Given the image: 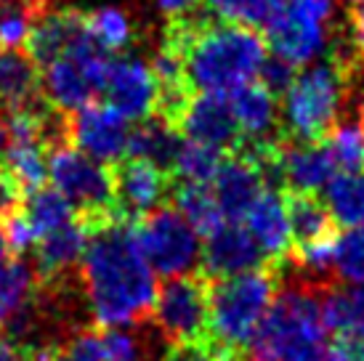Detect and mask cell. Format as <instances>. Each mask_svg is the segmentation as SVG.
Returning <instances> with one entry per match:
<instances>
[{"label":"cell","instance_id":"cell-1","mask_svg":"<svg viewBox=\"0 0 364 361\" xmlns=\"http://www.w3.org/2000/svg\"><path fill=\"white\" fill-rule=\"evenodd\" d=\"M160 45L183 61L194 93H232L258 77L263 61L269 59V45L261 32L223 19L205 3L171 16Z\"/></svg>","mask_w":364,"mask_h":361},{"label":"cell","instance_id":"cell-2","mask_svg":"<svg viewBox=\"0 0 364 361\" xmlns=\"http://www.w3.org/2000/svg\"><path fill=\"white\" fill-rule=\"evenodd\" d=\"M80 284L93 327H139L152 319L157 279L122 221L91 234L80 263Z\"/></svg>","mask_w":364,"mask_h":361},{"label":"cell","instance_id":"cell-3","mask_svg":"<svg viewBox=\"0 0 364 361\" xmlns=\"http://www.w3.org/2000/svg\"><path fill=\"white\" fill-rule=\"evenodd\" d=\"M322 292V284L301 276L295 269L287 276L284 269L282 287L255 335L247 361H324Z\"/></svg>","mask_w":364,"mask_h":361},{"label":"cell","instance_id":"cell-4","mask_svg":"<svg viewBox=\"0 0 364 361\" xmlns=\"http://www.w3.org/2000/svg\"><path fill=\"white\" fill-rule=\"evenodd\" d=\"M282 279L284 261H272L245 274L210 279L208 338L221 351L247 361L250 345L282 287Z\"/></svg>","mask_w":364,"mask_h":361},{"label":"cell","instance_id":"cell-5","mask_svg":"<svg viewBox=\"0 0 364 361\" xmlns=\"http://www.w3.org/2000/svg\"><path fill=\"white\" fill-rule=\"evenodd\" d=\"M48 176L53 186L72 202L75 218L88 234L125 221L117 205L112 165L93 160L72 144H61L48 151Z\"/></svg>","mask_w":364,"mask_h":361},{"label":"cell","instance_id":"cell-6","mask_svg":"<svg viewBox=\"0 0 364 361\" xmlns=\"http://www.w3.org/2000/svg\"><path fill=\"white\" fill-rule=\"evenodd\" d=\"M343 21L338 16V0H282L263 27L266 45L274 56L306 67L327 53Z\"/></svg>","mask_w":364,"mask_h":361},{"label":"cell","instance_id":"cell-7","mask_svg":"<svg viewBox=\"0 0 364 361\" xmlns=\"http://www.w3.org/2000/svg\"><path fill=\"white\" fill-rule=\"evenodd\" d=\"M144 261L160 276H181L200 266L203 239L194 226L171 205H160L131 223Z\"/></svg>","mask_w":364,"mask_h":361},{"label":"cell","instance_id":"cell-8","mask_svg":"<svg viewBox=\"0 0 364 361\" xmlns=\"http://www.w3.org/2000/svg\"><path fill=\"white\" fill-rule=\"evenodd\" d=\"M112 53L99 48L85 32L67 53L43 70V93L64 112H77L102 96L112 67Z\"/></svg>","mask_w":364,"mask_h":361},{"label":"cell","instance_id":"cell-9","mask_svg":"<svg viewBox=\"0 0 364 361\" xmlns=\"http://www.w3.org/2000/svg\"><path fill=\"white\" fill-rule=\"evenodd\" d=\"M210 319V276L203 271H189L181 276H168L157 287L152 311V327L168 345L208 338Z\"/></svg>","mask_w":364,"mask_h":361},{"label":"cell","instance_id":"cell-10","mask_svg":"<svg viewBox=\"0 0 364 361\" xmlns=\"http://www.w3.org/2000/svg\"><path fill=\"white\" fill-rule=\"evenodd\" d=\"M176 131L186 141L213 146L223 154H237L245 141L229 104V93L210 90H200L189 99L183 114L176 122Z\"/></svg>","mask_w":364,"mask_h":361},{"label":"cell","instance_id":"cell-11","mask_svg":"<svg viewBox=\"0 0 364 361\" xmlns=\"http://www.w3.org/2000/svg\"><path fill=\"white\" fill-rule=\"evenodd\" d=\"M114 173V191L117 205L125 221H136L144 212L154 210L160 205H168L173 200L176 176L141 157H122L112 165Z\"/></svg>","mask_w":364,"mask_h":361},{"label":"cell","instance_id":"cell-12","mask_svg":"<svg viewBox=\"0 0 364 361\" xmlns=\"http://www.w3.org/2000/svg\"><path fill=\"white\" fill-rule=\"evenodd\" d=\"M160 85L152 64H144L136 56H114L104 82L102 99L128 122H141L157 112Z\"/></svg>","mask_w":364,"mask_h":361},{"label":"cell","instance_id":"cell-13","mask_svg":"<svg viewBox=\"0 0 364 361\" xmlns=\"http://www.w3.org/2000/svg\"><path fill=\"white\" fill-rule=\"evenodd\" d=\"M70 139L72 146L85 151L88 157L114 165L128 154V120L112 109L109 104H88L82 109L72 112L70 122Z\"/></svg>","mask_w":364,"mask_h":361},{"label":"cell","instance_id":"cell-14","mask_svg":"<svg viewBox=\"0 0 364 361\" xmlns=\"http://www.w3.org/2000/svg\"><path fill=\"white\" fill-rule=\"evenodd\" d=\"M272 258L263 252V247L255 242L250 231L240 223H223L218 231L203 242V255H200V271L210 279H223L234 274L261 269Z\"/></svg>","mask_w":364,"mask_h":361},{"label":"cell","instance_id":"cell-15","mask_svg":"<svg viewBox=\"0 0 364 361\" xmlns=\"http://www.w3.org/2000/svg\"><path fill=\"white\" fill-rule=\"evenodd\" d=\"M88 239L91 234L77 218L43 234L32 247V271L38 284H56L77 276Z\"/></svg>","mask_w":364,"mask_h":361},{"label":"cell","instance_id":"cell-16","mask_svg":"<svg viewBox=\"0 0 364 361\" xmlns=\"http://www.w3.org/2000/svg\"><path fill=\"white\" fill-rule=\"evenodd\" d=\"M229 104L242 131V144H263L284 136L279 99L261 80H250L229 93Z\"/></svg>","mask_w":364,"mask_h":361},{"label":"cell","instance_id":"cell-17","mask_svg":"<svg viewBox=\"0 0 364 361\" xmlns=\"http://www.w3.org/2000/svg\"><path fill=\"white\" fill-rule=\"evenodd\" d=\"M266 189L261 168L245 154H226L213 178V194L218 200L223 218L229 223L245 221L258 194Z\"/></svg>","mask_w":364,"mask_h":361},{"label":"cell","instance_id":"cell-18","mask_svg":"<svg viewBox=\"0 0 364 361\" xmlns=\"http://www.w3.org/2000/svg\"><path fill=\"white\" fill-rule=\"evenodd\" d=\"M284 189L314 191L319 194L335 176V157L324 141H295L284 136L279 149Z\"/></svg>","mask_w":364,"mask_h":361},{"label":"cell","instance_id":"cell-19","mask_svg":"<svg viewBox=\"0 0 364 361\" xmlns=\"http://www.w3.org/2000/svg\"><path fill=\"white\" fill-rule=\"evenodd\" d=\"M85 32H88V27H85V11L56 9L51 3L38 16V21L32 24V32L30 38H27L24 50L30 53V59L41 70H46L53 59H59L61 53H67Z\"/></svg>","mask_w":364,"mask_h":361},{"label":"cell","instance_id":"cell-20","mask_svg":"<svg viewBox=\"0 0 364 361\" xmlns=\"http://www.w3.org/2000/svg\"><path fill=\"white\" fill-rule=\"evenodd\" d=\"M245 229L255 237V242L263 247V252L272 261H284L293 250V237H290V218H287V202L284 189H266L258 194L253 208L245 215Z\"/></svg>","mask_w":364,"mask_h":361},{"label":"cell","instance_id":"cell-21","mask_svg":"<svg viewBox=\"0 0 364 361\" xmlns=\"http://www.w3.org/2000/svg\"><path fill=\"white\" fill-rule=\"evenodd\" d=\"M284 202H287V218H290V237H293L290 252H304L338 239V223L327 202L319 200V194L284 189Z\"/></svg>","mask_w":364,"mask_h":361},{"label":"cell","instance_id":"cell-22","mask_svg":"<svg viewBox=\"0 0 364 361\" xmlns=\"http://www.w3.org/2000/svg\"><path fill=\"white\" fill-rule=\"evenodd\" d=\"M43 96V70L27 50H6L0 56V104L6 112L21 109Z\"/></svg>","mask_w":364,"mask_h":361},{"label":"cell","instance_id":"cell-23","mask_svg":"<svg viewBox=\"0 0 364 361\" xmlns=\"http://www.w3.org/2000/svg\"><path fill=\"white\" fill-rule=\"evenodd\" d=\"M181 144L183 136L176 128H171L160 117H149V120H141L131 131L128 157H141V160H149L173 173V162L178 157Z\"/></svg>","mask_w":364,"mask_h":361},{"label":"cell","instance_id":"cell-24","mask_svg":"<svg viewBox=\"0 0 364 361\" xmlns=\"http://www.w3.org/2000/svg\"><path fill=\"white\" fill-rule=\"evenodd\" d=\"M322 319L327 332L364 335V284L333 281L322 292Z\"/></svg>","mask_w":364,"mask_h":361},{"label":"cell","instance_id":"cell-25","mask_svg":"<svg viewBox=\"0 0 364 361\" xmlns=\"http://www.w3.org/2000/svg\"><path fill=\"white\" fill-rule=\"evenodd\" d=\"M173 208L192 223L194 231H197L200 237H210L213 231H218L223 223H226L221 208H218V200H215V194H213V189H210V183H186V180H176Z\"/></svg>","mask_w":364,"mask_h":361},{"label":"cell","instance_id":"cell-26","mask_svg":"<svg viewBox=\"0 0 364 361\" xmlns=\"http://www.w3.org/2000/svg\"><path fill=\"white\" fill-rule=\"evenodd\" d=\"M21 212L30 223L32 234H35V242L41 239L43 234L59 229V226H64V223H70L75 218L72 202L56 186H46V183L27 191V197L21 202Z\"/></svg>","mask_w":364,"mask_h":361},{"label":"cell","instance_id":"cell-27","mask_svg":"<svg viewBox=\"0 0 364 361\" xmlns=\"http://www.w3.org/2000/svg\"><path fill=\"white\" fill-rule=\"evenodd\" d=\"M38 279L32 263H27L21 255H11L0 263V330L9 324L14 313H19L27 301L35 295Z\"/></svg>","mask_w":364,"mask_h":361},{"label":"cell","instance_id":"cell-28","mask_svg":"<svg viewBox=\"0 0 364 361\" xmlns=\"http://www.w3.org/2000/svg\"><path fill=\"white\" fill-rule=\"evenodd\" d=\"M324 202L338 226H362L364 223V173L343 171L333 176L324 186Z\"/></svg>","mask_w":364,"mask_h":361},{"label":"cell","instance_id":"cell-29","mask_svg":"<svg viewBox=\"0 0 364 361\" xmlns=\"http://www.w3.org/2000/svg\"><path fill=\"white\" fill-rule=\"evenodd\" d=\"M85 27L93 43L107 53H120L139 41L136 21L125 9H99L85 14Z\"/></svg>","mask_w":364,"mask_h":361},{"label":"cell","instance_id":"cell-30","mask_svg":"<svg viewBox=\"0 0 364 361\" xmlns=\"http://www.w3.org/2000/svg\"><path fill=\"white\" fill-rule=\"evenodd\" d=\"M99 335H102L104 361H149L152 340L160 338L152 321L139 327H107L99 330Z\"/></svg>","mask_w":364,"mask_h":361},{"label":"cell","instance_id":"cell-31","mask_svg":"<svg viewBox=\"0 0 364 361\" xmlns=\"http://www.w3.org/2000/svg\"><path fill=\"white\" fill-rule=\"evenodd\" d=\"M48 6H51V0H0V48H24L32 24Z\"/></svg>","mask_w":364,"mask_h":361},{"label":"cell","instance_id":"cell-32","mask_svg":"<svg viewBox=\"0 0 364 361\" xmlns=\"http://www.w3.org/2000/svg\"><path fill=\"white\" fill-rule=\"evenodd\" d=\"M32 361H104L99 327H82L67 332L51 345H43L30 353Z\"/></svg>","mask_w":364,"mask_h":361},{"label":"cell","instance_id":"cell-33","mask_svg":"<svg viewBox=\"0 0 364 361\" xmlns=\"http://www.w3.org/2000/svg\"><path fill=\"white\" fill-rule=\"evenodd\" d=\"M6 162L27 191L43 186L48 178V149L41 141L11 139L9 149H6Z\"/></svg>","mask_w":364,"mask_h":361},{"label":"cell","instance_id":"cell-34","mask_svg":"<svg viewBox=\"0 0 364 361\" xmlns=\"http://www.w3.org/2000/svg\"><path fill=\"white\" fill-rule=\"evenodd\" d=\"M324 144L333 151L338 168L364 173V122L356 112L351 117H341Z\"/></svg>","mask_w":364,"mask_h":361},{"label":"cell","instance_id":"cell-35","mask_svg":"<svg viewBox=\"0 0 364 361\" xmlns=\"http://www.w3.org/2000/svg\"><path fill=\"white\" fill-rule=\"evenodd\" d=\"M223 157L226 154L213 149V146L183 139L178 157L173 162V176H176V180H186V183H213Z\"/></svg>","mask_w":364,"mask_h":361},{"label":"cell","instance_id":"cell-36","mask_svg":"<svg viewBox=\"0 0 364 361\" xmlns=\"http://www.w3.org/2000/svg\"><path fill=\"white\" fill-rule=\"evenodd\" d=\"M333 276L341 284H364V223L338 234Z\"/></svg>","mask_w":364,"mask_h":361},{"label":"cell","instance_id":"cell-37","mask_svg":"<svg viewBox=\"0 0 364 361\" xmlns=\"http://www.w3.org/2000/svg\"><path fill=\"white\" fill-rule=\"evenodd\" d=\"M205 6L229 21H240L247 27H266L277 14L282 0H203Z\"/></svg>","mask_w":364,"mask_h":361},{"label":"cell","instance_id":"cell-38","mask_svg":"<svg viewBox=\"0 0 364 361\" xmlns=\"http://www.w3.org/2000/svg\"><path fill=\"white\" fill-rule=\"evenodd\" d=\"M157 361H242V359L221 351L210 338H200V340L173 343L171 348L162 353Z\"/></svg>","mask_w":364,"mask_h":361},{"label":"cell","instance_id":"cell-39","mask_svg":"<svg viewBox=\"0 0 364 361\" xmlns=\"http://www.w3.org/2000/svg\"><path fill=\"white\" fill-rule=\"evenodd\" d=\"M298 70H301V67H295V64L279 59V56H272V59L263 61L261 72H258V80L272 90L277 99H282L284 93L290 90L293 80L298 77Z\"/></svg>","mask_w":364,"mask_h":361},{"label":"cell","instance_id":"cell-40","mask_svg":"<svg viewBox=\"0 0 364 361\" xmlns=\"http://www.w3.org/2000/svg\"><path fill=\"white\" fill-rule=\"evenodd\" d=\"M24 197H27L24 183L9 168V162H0V221H6L11 212L19 210Z\"/></svg>","mask_w":364,"mask_h":361},{"label":"cell","instance_id":"cell-41","mask_svg":"<svg viewBox=\"0 0 364 361\" xmlns=\"http://www.w3.org/2000/svg\"><path fill=\"white\" fill-rule=\"evenodd\" d=\"M324 361H364V335H333V343L324 351Z\"/></svg>","mask_w":364,"mask_h":361},{"label":"cell","instance_id":"cell-42","mask_svg":"<svg viewBox=\"0 0 364 361\" xmlns=\"http://www.w3.org/2000/svg\"><path fill=\"white\" fill-rule=\"evenodd\" d=\"M348 30H351V38H354L359 59H362V67H364V3L348 9Z\"/></svg>","mask_w":364,"mask_h":361},{"label":"cell","instance_id":"cell-43","mask_svg":"<svg viewBox=\"0 0 364 361\" xmlns=\"http://www.w3.org/2000/svg\"><path fill=\"white\" fill-rule=\"evenodd\" d=\"M0 361H32V359L19 343H14L11 338H6L0 332Z\"/></svg>","mask_w":364,"mask_h":361},{"label":"cell","instance_id":"cell-44","mask_svg":"<svg viewBox=\"0 0 364 361\" xmlns=\"http://www.w3.org/2000/svg\"><path fill=\"white\" fill-rule=\"evenodd\" d=\"M157 3V9L171 19V16H178V14H186V11L197 9L203 0H154Z\"/></svg>","mask_w":364,"mask_h":361},{"label":"cell","instance_id":"cell-45","mask_svg":"<svg viewBox=\"0 0 364 361\" xmlns=\"http://www.w3.org/2000/svg\"><path fill=\"white\" fill-rule=\"evenodd\" d=\"M11 144V131H9V112L3 109V104H0V154L9 149Z\"/></svg>","mask_w":364,"mask_h":361},{"label":"cell","instance_id":"cell-46","mask_svg":"<svg viewBox=\"0 0 364 361\" xmlns=\"http://www.w3.org/2000/svg\"><path fill=\"white\" fill-rule=\"evenodd\" d=\"M11 258V250H9V242H6V234H3V226H0V263Z\"/></svg>","mask_w":364,"mask_h":361},{"label":"cell","instance_id":"cell-47","mask_svg":"<svg viewBox=\"0 0 364 361\" xmlns=\"http://www.w3.org/2000/svg\"><path fill=\"white\" fill-rule=\"evenodd\" d=\"M346 3H348V6H362L364 0H346Z\"/></svg>","mask_w":364,"mask_h":361}]
</instances>
